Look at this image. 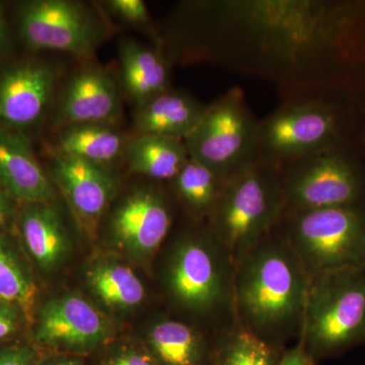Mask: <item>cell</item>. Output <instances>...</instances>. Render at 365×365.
I'll return each instance as SVG.
<instances>
[{"instance_id": "cell-1", "label": "cell", "mask_w": 365, "mask_h": 365, "mask_svg": "<svg viewBox=\"0 0 365 365\" xmlns=\"http://www.w3.org/2000/svg\"><path fill=\"white\" fill-rule=\"evenodd\" d=\"M170 62L265 79L282 98H365V0H199L162 36Z\"/></svg>"}, {"instance_id": "cell-2", "label": "cell", "mask_w": 365, "mask_h": 365, "mask_svg": "<svg viewBox=\"0 0 365 365\" xmlns=\"http://www.w3.org/2000/svg\"><path fill=\"white\" fill-rule=\"evenodd\" d=\"M306 269L274 230L235 265L237 324L269 344L299 339L309 287Z\"/></svg>"}, {"instance_id": "cell-3", "label": "cell", "mask_w": 365, "mask_h": 365, "mask_svg": "<svg viewBox=\"0 0 365 365\" xmlns=\"http://www.w3.org/2000/svg\"><path fill=\"white\" fill-rule=\"evenodd\" d=\"M163 269V284L173 304L195 319L207 321L213 335L237 324L235 262L203 223L173 242Z\"/></svg>"}, {"instance_id": "cell-4", "label": "cell", "mask_w": 365, "mask_h": 365, "mask_svg": "<svg viewBox=\"0 0 365 365\" xmlns=\"http://www.w3.org/2000/svg\"><path fill=\"white\" fill-rule=\"evenodd\" d=\"M356 103L329 97L283 98L259 120V158L280 168L321 151L357 144Z\"/></svg>"}, {"instance_id": "cell-5", "label": "cell", "mask_w": 365, "mask_h": 365, "mask_svg": "<svg viewBox=\"0 0 365 365\" xmlns=\"http://www.w3.org/2000/svg\"><path fill=\"white\" fill-rule=\"evenodd\" d=\"M285 210L279 169L258 158L227 180L206 225L235 265L275 230Z\"/></svg>"}, {"instance_id": "cell-6", "label": "cell", "mask_w": 365, "mask_h": 365, "mask_svg": "<svg viewBox=\"0 0 365 365\" xmlns=\"http://www.w3.org/2000/svg\"><path fill=\"white\" fill-rule=\"evenodd\" d=\"M299 336L318 362L365 344V267L312 278Z\"/></svg>"}, {"instance_id": "cell-7", "label": "cell", "mask_w": 365, "mask_h": 365, "mask_svg": "<svg viewBox=\"0 0 365 365\" xmlns=\"http://www.w3.org/2000/svg\"><path fill=\"white\" fill-rule=\"evenodd\" d=\"M275 230L302 262L309 280L329 271L365 267V204L285 211Z\"/></svg>"}, {"instance_id": "cell-8", "label": "cell", "mask_w": 365, "mask_h": 365, "mask_svg": "<svg viewBox=\"0 0 365 365\" xmlns=\"http://www.w3.org/2000/svg\"><path fill=\"white\" fill-rule=\"evenodd\" d=\"M278 169L288 212L365 204V158L357 144L321 151Z\"/></svg>"}, {"instance_id": "cell-9", "label": "cell", "mask_w": 365, "mask_h": 365, "mask_svg": "<svg viewBox=\"0 0 365 365\" xmlns=\"http://www.w3.org/2000/svg\"><path fill=\"white\" fill-rule=\"evenodd\" d=\"M258 123L235 86L207 106L184 143L189 157L227 180L258 160Z\"/></svg>"}, {"instance_id": "cell-10", "label": "cell", "mask_w": 365, "mask_h": 365, "mask_svg": "<svg viewBox=\"0 0 365 365\" xmlns=\"http://www.w3.org/2000/svg\"><path fill=\"white\" fill-rule=\"evenodd\" d=\"M21 39L31 49L54 50L90 61L110 33L97 4L76 0H31L18 11Z\"/></svg>"}, {"instance_id": "cell-11", "label": "cell", "mask_w": 365, "mask_h": 365, "mask_svg": "<svg viewBox=\"0 0 365 365\" xmlns=\"http://www.w3.org/2000/svg\"><path fill=\"white\" fill-rule=\"evenodd\" d=\"M174 225L172 199L158 185L131 190L113 211L110 227L118 246L148 260L167 241Z\"/></svg>"}, {"instance_id": "cell-12", "label": "cell", "mask_w": 365, "mask_h": 365, "mask_svg": "<svg viewBox=\"0 0 365 365\" xmlns=\"http://www.w3.org/2000/svg\"><path fill=\"white\" fill-rule=\"evenodd\" d=\"M123 96L119 81L111 72L88 63L67 79L55 98L53 123L57 128L86 123L118 125Z\"/></svg>"}, {"instance_id": "cell-13", "label": "cell", "mask_w": 365, "mask_h": 365, "mask_svg": "<svg viewBox=\"0 0 365 365\" xmlns=\"http://www.w3.org/2000/svg\"><path fill=\"white\" fill-rule=\"evenodd\" d=\"M109 336L107 322L88 300L64 295L46 302L34 328L38 345L83 352L102 345Z\"/></svg>"}, {"instance_id": "cell-14", "label": "cell", "mask_w": 365, "mask_h": 365, "mask_svg": "<svg viewBox=\"0 0 365 365\" xmlns=\"http://www.w3.org/2000/svg\"><path fill=\"white\" fill-rule=\"evenodd\" d=\"M56 74L39 60L21 62L0 74L1 128L23 131L39 123L56 98Z\"/></svg>"}, {"instance_id": "cell-15", "label": "cell", "mask_w": 365, "mask_h": 365, "mask_svg": "<svg viewBox=\"0 0 365 365\" xmlns=\"http://www.w3.org/2000/svg\"><path fill=\"white\" fill-rule=\"evenodd\" d=\"M50 174L79 227L93 234L116 193V178L111 169L79 158L53 155Z\"/></svg>"}, {"instance_id": "cell-16", "label": "cell", "mask_w": 365, "mask_h": 365, "mask_svg": "<svg viewBox=\"0 0 365 365\" xmlns=\"http://www.w3.org/2000/svg\"><path fill=\"white\" fill-rule=\"evenodd\" d=\"M0 186L24 204L50 203L54 188L21 131L0 127Z\"/></svg>"}, {"instance_id": "cell-17", "label": "cell", "mask_w": 365, "mask_h": 365, "mask_svg": "<svg viewBox=\"0 0 365 365\" xmlns=\"http://www.w3.org/2000/svg\"><path fill=\"white\" fill-rule=\"evenodd\" d=\"M118 54L120 86L136 108L172 88V62L162 48L125 39L120 42Z\"/></svg>"}, {"instance_id": "cell-18", "label": "cell", "mask_w": 365, "mask_h": 365, "mask_svg": "<svg viewBox=\"0 0 365 365\" xmlns=\"http://www.w3.org/2000/svg\"><path fill=\"white\" fill-rule=\"evenodd\" d=\"M207 106L185 91L170 88L136 108L134 135H155L185 140L195 129Z\"/></svg>"}, {"instance_id": "cell-19", "label": "cell", "mask_w": 365, "mask_h": 365, "mask_svg": "<svg viewBox=\"0 0 365 365\" xmlns=\"http://www.w3.org/2000/svg\"><path fill=\"white\" fill-rule=\"evenodd\" d=\"M215 338L180 319L163 318L151 325L148 350L160 365H209Z\"/></svg>"}, {"instance_id": "cell-20", "label": "cell", "mask_w": 365, "mask_h": 365, "mask_svg": "<svg viewBox=\"0 0 365 365\" xmlns=\"http://www.w3.org/2000/svg\"><path fill=\"white\" fill-rule=\"evenodd\" d=\"M119 125L86 123L60 127L53 146L54 155L79 158L111 169L124 160L130 137L120 130Z\"/></svg>"}, {"instance_id": "cell-21", "label": "cell", "mask_w": 365, "mask_h": 365, "mask_svg": "<svg viewBox=\"0 0 365 365\" xmlns=\"http://www.w3.org/2000/svg\"><path fill=\"white\" fill-rule=\"evenodd\" d=\"M20 228L26 248L40 268L52 270L66 260L71 245L58 215L49 203L25 204Z\"/></svg>"}, {"instance_id": "cell-22", "label": "cell", "mask_w": 365, "mask_h": 365, "mask_svg": "<svg viewBox=\"0 0 365 365\" xmlns=\"http://www.w3.org/2000/svg\"><path fill=\"white\" fill-rule=\"evenodd\" d=\"M189 158L184 140L155 135L131 136L124 155L131 173L158 182L172 181Z\"/></svg>"}, {"instance_id": "cell-23", "label": "cell", "mask_w": 365, "mask_h": 365, "mask_svg": "<svg viewBox=\"0 0 365 365\" xmlns=\"http://www.w3.org/2000/svg\"><path fill=\"white\" fill-rule=\"evenodd\" d=\"M227 180L203 163L190 158L172 181L168 182L175 198L196 222H207Z\"/></svg>"}, {"instance_id": "cell-24", "label": "cell", "mask_w": 365, "mask_h": 365, "mask_svg": "<svg viewBox=\"0 0 365 365\" xmlns=\"http://www.w3.org/2000/svg\"><path fill=\"white\" fill-rule=\"evenodd\" d=\"M284 350L235 324L215 336L209 365H278Z\"/></svg>"}, {"instance_id": "cell-25", "label": "cell", "mask_w": 365, "mask_h": 365, "mask_svg": "<svg viewBox=\"0 0 365 365\" xmlns=\"http://www.w3.org/2000/svg\"><path fill=\"white\" fill-rule=\"evenodd\" d=\"M93 292L108 307L127 309L145 299V287L130 268L120 264H104L88 273Z\"/></svg>"}, {"instance_id": "cell-26", "label": "cell", "mask_w": 365, "mask_h": 365, "mask_svg": "<svg viewBox=\"0 0 365 365\" xmlns=\"http://www.w3.org/2000/svg\"><path fill=\"white\" fill-rule=\"evenodd\" d=\"M36 297L32 278L6 240L0 235V299L29 313Z\"/></svg>"}, {"instance_id": "cell-27", "label": "cell", "mask_w": 365, "mask_h": 365, "mask_svg": "<svg viewBox=\"0 0 365 365\" xmlns=\"http://www.w3.org/2000/svg\"><path fill=\"white\" fill-rule=\"evenodd\" d=\"M98 6L109 18L148 34L155 41V46L160 47L162 45V35L153 25L150 11L143 0H105Z\"/></svg>"}, {"instance_id": "cell-28", "label": "cell", "mask_w": 365, "mask_h": 365, "mask_svg": "<svg viewBox=\"0 0 365 365\" xmlns=\"http://www.w3.org/2000/svg\"><path fill=\"white\" fill-rule=\"evenodd\" d=\"M39 352L30 345L19 344L0 349V365H40Z\"/></svg>"}, {"instance_id": "cell-29", "label": "cell", "mask_w": 365, "mask_h": 365, "mask_svg": "<svg viewBox=\"0 0 365 365\" xmlns=\"http://www.w3.org/2000/svg\"><path fill=\"white\" fill-rule=\"evenodd\" d=\"M102 365H160L148 349H122L113 353Z\"/></svg>"}, {"instance_id": "cell-30", "label": "cell", "mask_w": 365, "mask_h": 365, "mask_svg": "<svg viewBox=\"0 0 365 365\" xmlns=\"http://www.w3.org/2000/svg\"><path fill=\"white\" fill-rule=\"evenodd\" d=\"M23 313L20 307L0 299V341L18 332Z\"/></svg>"}, {"instance_id": "cell-31", "label": "cell", "mask_w": 365, "mask_h": 365, "mask_svg": "<svg viewBox=\"0 0 365 365\" xmlns=\"http://www.w3.org/2000/svg\"><path fill=\"white\" fill-rule=\"evenodd\" d=\"M278 365H318V361L307 351L304 340L299 336L292 347L285 348Z\"/></svg>"}, {"instance_id": "cell-32", "label": "cell", "mask_w": 365, "mask_h": 365, "mask_svg": "<svg viewBox=\"0 0 365 365\" xmlns=\"http://www.w3.org/2000/svg\"><path fill=\"white\" fill-rule=\"evenodd\" d=\"M356 140L360 148H365V98L356 103Z\"/></svg>"}, {"instance_id": "cell-33", "label": "cell", "mask_w": 365, "mask_h": 365, "mask_svg": "<svg viewBox=\"0 0 365 365\" xmlns=\"http://www.w3.org/2000/svg\"><path fill=\"white\" fill-rule=\"evenodd\" d=\"M13 197L0 186V228L4 227L11 215Z\"/></svg>"}, {"instance_id": "cell-34", "label": "cell", "mask_w": 365, "mask_h": 365, "mask_svg": "<svg viewBox=\"0 0 365 365\" xmlns=\"http://www.w3.org/2000/svg\"><path fill=\"white\" fill-rule=\"evenodd\" d=\"M40 365H83L81 360L73 359V357H53L41 362Z\"/></svg>"}, {"instance_id": "cell-35", "label": "cell", "mask_w": 365, "mask_h": 365, "mask_svg": "<svg viewBox=\"0 0 365 365\" xmlns=\"http://www.w3.org/2000/svg\"><path fill=\"white\" fill-rule=\"evenodd\" d=\"M4 38V11H2V6H0V47L2 45V41Z\"/></svg>"}, {"instance_id": "cell-36", "label": "cell", "mask_w": 365, "mask_h": 365, "mask_svg": "<svg viewBox=\"0 0 365 365\" xmlns=\"http://www.w3.org/2000/svg\"><path fill=\"white\" fill-rule=\"evenodd\" d=\"M362 151H364V158H365V148H362Z\"/></svg>"}]
</instances>
